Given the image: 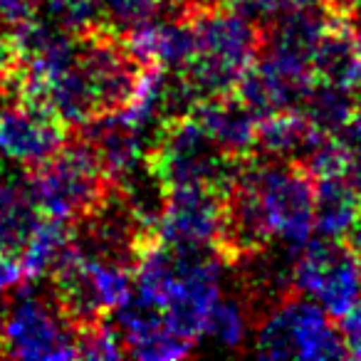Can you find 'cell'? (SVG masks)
I'll list each match as a JSON object with an SVG mask.
<instances>
[{"label": "cell", "instance_id": "obj_29", "mask_svg": "<svg viewBox=\"0 0 361 361\" xmlns=\"http://www.w3.org/2000/svg\"><path fill=\"white\" fill-rule=\"evenodd\" d=\"M346 11L354 25H361V0H346Z\"/></svg>", "mask_w": 361, "mask_h": 361}, {"label": "cell", "instance_id": "obj_21", "mask_svg": "<svg viewBox=\"0 0 361 361\" xmlns=\"http://www.w3.org/2000/svg\"><path fill=\"white\" fill-rule=\"evenodd\" d=\"M250 312L235 297H223L216 302V307L211 310L206 324V334L213 344L223 346V349H240L243 341H245L247 331H250Z\"/></svg>", "mask_w": 361, "mask_h": 361}, {"label": "cell", "instance_id": "obj_9", "mask_svg": "<svg viewBox=\"0 0 361 361\" xmlns=\"http://www.w3.org/2000/svg\"><path fill=\"white\" fill-rule=\"evenodd\" d=\"M297 292L319 302L331 317H344L361 305V257L339 238L307 240L292 267Z\"/></svg>", "mask_w": 361, "mask_h": 361}, {"label": "cell", "instance_id": "obj_20", "mask_svg": "<svg viewBox=\"0 0 361 361\" xmlns=\"http://www.w3.org/2000/svg\"><path fill=\"white\" fill-rule=\"evenodd\" d=\"M99 11L102 23L121 35L161 18H186L178 0H99Z\"/></svg>", "mask_w": 361, "mask_h": 361}, {"label": "cell", "instance_id": "obj_28", "mask_svg": "<svg viewBox=\"0 0 361 361\" xmlns=\"http://www.w3.org/2000/svg\"><path fill=\"white\" fill-rule=\"evenodd\" d=\"M346 243H349L351 247H354V252L361 257V213H359V218H356V223H354V228L349 231V235L344 238Z\"/></svg>", "mask_w": 361, "mask_h": 361}, {"label": "cell", "instance_id": "obj_25", "mask_svg": "<svg viewBox=\"0 0 361 361\" xmlns=\"http://www.w3.org/2000/svg\"><path fill=\"white\" fill-rule=\"evenodd\" d=\"M25 277V267L18 252H0V297L18 290Z\"/></svg>", "mask_w": 361, "mask_h": 361}, {"label": "cell", "instance_id": "obj_15", "mask_svg": "<svg viewBox=\"0 0 361 361\" xmlns=\"http://www.w3.org/2000/svg\"><path fill=\"white\" fill-rule=\"evenodd\" d=\"M191 116L208 131L213 141L233 159H247L255 151L257 116L238 99V94H223L203 99Z\"/></svg>", "mask_w": 361, "mask_h": 361}, {"label": "cell", "instance_id": "obj_3", "mask_svg": "<svg viewBox=\"0 0 361 361\" xmlns=\"http://www.w3.org/2000/svg\"><path fill=\"white\" fill-rule=\"evenodd\" d=\"M25 188L42 216L72 226L109 196L114 180L85 141L67 139L57 154L30 169Z\"/></svg>", "mask_w": 361, "mask_h": 361}, {"label": "cell", "instance_id": "obj_4", "mask_svg": "<svg viewBox=\"0 0 361 361\" xmlns=\"http://www.w3.org/2000/svg\"><path fill=\"white\" fill-rule=\"evenodd\" d=\"M243 161L228 156L191 114L164 121L146 151V166L166 188L203 186L228 191Z\"/></svg>", "mask_w": 361, "mask_h": 361}, {"label": "cell", "instance_id": "obj_12", "mask_svg": "<svg viewBox=\"0 0 361 361\" xmlns=\"http://www.w3.org/2000/svg\"><path fill=\"white\" fill-rule=\"evenodd\" d=\"M70 139L67 126L52 111L23 97L0 106V154L27 169L47 161Z\"/></svg>", "mask_w": 361, "mask_h": 361}, {"label": "cell", "instance_id": "obj_10", "mask_svg": "<svg viewBox=\"0 0 361 361\" xmlns=\"http://www.w3.org/2000/svg\"><path fill=\"white\" fill-rule=\"evenodd\" d=\"M226 193L203 186L169 188L164 213L156 226L159 240L186 250L218 252L226 231Z\"/></svg>", "mask_w": 361, "mask_h": 361}, {"label": "cell", "instance_id": "obj_1", "mask_svg": "<svg viewBox=\"0 0 361 361\" xmlns=\"http://www.w3.org/2000/svg\"><path fill=\"white\" fill-rule=\"evenodd\" d=\"M223 265L226 260L216 250H186L159 240L136 265V290L149 295L171 326L196 346L221 300Z\"/></svg>", "mask_w": 361, "mask_h": 361}, {"label": "cell", "instance_id": "obj_19", "mask_svg": "<svg viewBox=\"0 0 361 361\" xmlns=\"http://www.w3.org/2000/svg\"><path fill=\"white\" fill-rule=\"evenodd\" d=\"M42 221V213L32 203L25 186L0 183V252H18Z\"/></svg>", "mask_w": 361, "mask_h": 361}, {"label": "cell", "instance_id": "obj_7", "mask_svg": "<svg viewBox=\"0 0 361 361\" xmlns=\"http://www.w3.org/2000/svg\"><path fill=\"white\" fill-rule=\"evenodd\" d=\"M243 171L250 178L267 228L272 238L297 255L314 233V178L300 164L275 161L252 154L243 161Z\"/></svg>", "mask_w": 361, "mask_h": 361}, {"label": "cell", "instance_id": "obj_22", "mask_svg": "<svg viewBox=\"0 0 361 361\" xmlns=\"http://www.w3.org/2000/svg\"><path fill=\"white\" fill-rule=\"evenodd\" d=\"M240 13H245L252 20H275L280 16H290V13L300 11H322V8H344L341 0H243L238 3ZM346 11V8H344Z\"/></svg>", "mask_w": 361, "mask_h": 361}, {"label": "cell", "instance_id": "obj_2", "mask_svg": "<svg viewBox=\"0 0 361 361\" xmlns=\"http://www.w3.org/2000/svg\"><path fill=\"white\" fill-rule=\"evenodd\" d=\"M196 52L178 75L198 102L233 94L262 47V27L233 6H213L188 18Z\"/></svg>", "mask_w": 361, "mask_h": 361}, {"label": "cell", "instance_id": "obj_8", "mask_svg": "<svg viewBox=\"0 0 361 361\" xmlns=\"http://www.w3.org/2000/svg\"><path fill=\"white\" fill-rule=\"evenodd\" d=\"M0 356L16 359H77V329L55 297L18 292L0 324Z\"/></svg>", "mask_w": 361, "mask_h": 361}, {"label": "cell", "instance_id": "obj_24", "mask_svg": "<svg viewBox=\"0 0 361 361\" xmlns=\"http://www.w3.org/2000/svg\"><path fill=\"white\" fill-rule=\"evenodd\" d=\"M339 136L346 144V149H349V164H346L344 178L349 180L351 188L361 196V131H356L354 126H346Z\"/></svg>", "mask_w": 361, "mask_h": 361}, {"label": "cell", "instance_id": "obj_17", "mask_svg": "<svg viewBox=\"0 0 361 361\" xmlns=\"http://www.w3.org/2000/svg\"><path fill=\"white\" fill-rule=\"evenodd\" d=\"M314 233L344 240L361 213V196L344 176L314 180Z\"/></svg>", "mask_w": 361, "mask_h": 361}, {"label": "cell", "instance_id": "obj_18", "mask_svg": "<svg viewBox=\"0 0 361 361\" xmlns=\"http://www.w3.org/2000/svg\"><path fill=\"white\" fill-rule=\"evenodd\" d=\"M297 109L319 131L329 136H339L354 121L356 109H359V97H356V90L314 82Z\"/></svg>", "mask_w": 361, "mask_h": 361}, {"label": "cell", "instance_id": "obj_11", "mask_svg": "<svg viewBox=\"0 0 361 361\" xmlns=\"http://www.w3.org/2000/svg\"><path fill=\"white\" fill-rule=\"evenodd\" d=\"M111 324L119 331L124 354L144 361H169L183 359L193 351V344L186 341L171 326L166 312L149 295L134 290L114 312Z\"/></svg>", "mask_w": 361, "mask_h": 361}, {"label": "cell", "instance_id": "obj_30", "mask_svg": "<svg viewBox=\"0 0 361 361\" xmlns=\"http://www.w3.org/2000/svg\"><path fill=\"white\" fill-rule=\"evenodd\" d=\"M223 3H228V6H238V3H243V0H223Z\"/></svg>", "mask_w": 361, "mask_h": 361}, {"label": "cell", "instance_id": "obj_14", "mask_svg": "<svg viewBox=\"0 0 361 361\" xmlns=\"http://www.w3.org/2000/svg\"><path fill=\"white\" fill-rule=\"evenodd\" d=\"M324 136L329 134L317 129L300 109L275 111L257 119L252 154L302 166L312 156V151L324 141Z\"/></svg>", "mask_w": 361, "mask_h": 361}, {"label": "cell", "instance_id": "obj_16", "mask_svg": "<svg viewBox=\"0 0 361 361\" xmlns=\"http://www.w3.org/2000/svg\"><path fill=\"white\" fill-rule=\"evenodd\" d=\"M312 75L317 82L359 90L361 85V55L356 47V32L349 13H339L329 30L322 35L312 55Z\"/></svg>", "mask_w": 361, "mask_h": 361}, {"label": "cell", "instance_id": "obj_31", "mask_svg": "<svg viewBox=\"0 0 361 361\" xmlns=\"http://www.w3.org/2000/svg\"><path fill=\"white\" fill-rule=\"evenodd\" d=\"M0 176H3V166H0Z\"/></svg>", "mask_w": 361, "mask_h": 361}, {"label": "cell", "instance_id": "obj_26", "mask_svg": "<svg viewBox=\"0 0 361 361\" xmlns=\"http://www.w3.org/2000/svg\"><path fill=\"white\" fill-rule=\"evenodd\" d=\"M20 67V50H18L16 35L0 27V82L18 75Z\"/></svg>", "mask_w": 361, "mask_h": 361}, {"label": "cell", "instance_id": "obj_6", "mask_svg": "<svg viewBox=\"0 0 361 361\" xmlns=\"http://www.w3.org/2000/svg\"><path fill=\"white\" fill-rule=\"evenodd\" d=\"M50 275L52 297L77 331L104 322L134 292L129 267L85 255L72 245V238Z\"/></svg>", "mask_w": 361, "mask_h": 361}, {"label": "cell", "instance_id": "obj_27", "mask_svg": "<svg viewBox=\"0 0 361 361\" xmlns=\"http://www.w3.org/2000/svg\"><path fill=\"white\" fill-rule=\"evenodd\" d=\"M341 336H344V344L349 349V356L361 359V305H356L351 312H346L341 317Z\"/></svg>", "mask_w": 361, "mask_h": 361}, {"label": "cell", "instance_id": "obj_5", "mask_svg": "<svg viewBox=\"0 0 361 361\" xmlns=\"http://www.w3.org/2000/svg\"><path fill=\"white\" fill-rule=\"evenodd\" d=\"M255 354L262 359H344L349 349L331 314L302 292L267 310L255 324Z\"/></svg>", "mask_w": 361, "mask_h": 361}, {"label": "cell", "instance_id": "obj_13", "mask_svg": "<svg viewBox=\"0 0 361 361\" xmlns=\"http://www.w3.org/2000/svg\"><path fill=\"white\" fill-rule=\"evenodd\" d=\"M131 52L146 67L178 72L191 62L196 52V37L188 18H161L126 32Z\"/></svg>", "mask_w": 361, "mask_h": 361}, {"label": "cell", "instance_id": "obj_23", "mask_svg": "<svg viewBox=\"0 0 361 361\" xmlns=\"http://www.w3.org/2000/svg\"><path fill=\"white\" fill-rule=\"evenodd\" d=\"M42 0H0V27L8 32L25 30L40 16Z\"/></svg>", "mask_w": 361, "mask_h": 361}]
</instances>
